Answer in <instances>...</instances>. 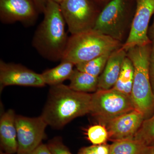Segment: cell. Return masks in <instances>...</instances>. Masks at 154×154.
I'll return each mask as SVG.
<instances>
[{"instance_id": "23", "label": "cell", "mask_w": 154, "mask_h": 154, "mask_svg": "<svg viewBox=\"0 0 154 154\" xmlns=\"http://www.w3.org/2000/svg\"><path fill=\"white\" fill-rule=\"evenodd\" d=\"M78 154H110V145L105 143L84 147L80 149Z\"/></svg>"}, {"instance_id": "8", "label": "cell", "mask_w": 154, "mask_h": 154, "mask_svg": "<svg viewBox=\"0 0 154 154\" xmlns=\"http://www.w3.org/2000/svg\"><path fill=\"white\" fill-rule=\"evenodd\" d=\"M154 14V0H136V8L129 35L122 48L127 51L136 46L152 43L148 35L149 25Z\"/></svg>"}, {"instance_id": "30", "label": "cell", "mask_w": 154, "mask_h": 154, "mask_svg": "<svg viewBox=\"0 0 154 154\" xmlns=\"http://www.w3.org/2000/svg\"><path fill=\"white\" fill-rule=\"evenodd\" d=\"M53 1H54V2H56L58 3L59 4H60L62 2L63 0H53Z\"/></svg>"}, {"instance_id": "5", "label": "cell", "mask_w": 154, "mask_h": 154, "mask_svg": "<svg viewBox=\"0 0 154 154\" xmlns=\"http://www.w3.org/2000/svg\"><path fill=\"white\" fill-rule=\"evenodd\" d=\"M135 8L136 0H111L101 10L93 29L121 42Z\"/></svg>"}, {"instance_id": "27", "label": "cell", "mask_w": 154, "mask_h": 154, "mask_svg": "<svg viewBox=\"0 0 154 154\" xmlns=\"http://www.w3.org/2000/svg\"><path fill=\"white\" fill-rule=\"evenodd\" d=\"M91 1L96 4L100 8L102 7L103 8L111 0H91Z\"/></svg>"}, {"instance_id": "31", "label": "cell", "mask_w": 154, "mask_h": 154, "mask_svg": "<svg viewBox=\"0 0 154 154\" xmlns=\"http://www.w3.org/2000/svg\"><path fill=\"white\" fill-rule=\"evenodd\" d=\"M1 154H9L8 153H6L4 152H1Z\"/></svg>"}, {"instance_id": "19", "label": "cell", "mask_w": 154, "mask_h": 154, "mask_svg": "<svg viewBox=\"0 0 154 154\" xmlns=\"http://www.w3.org/2000/svg\"><path fill=\"white\" fill-rule=\"evenodd\" d=\"M112 52L105 54L88 61L76 65V68L80 71L99 77L104 70Z\"/></svg>"}, {"instance_id": "17", "label": "cell", "mask_w": 154, "mask_h": 154, "mask_svg": "<svg viewBox=\"0 0 154 154\" xmlns=\"http://www.w3.org/2000/svg\"><path fill=\"white\" fill-rule=\"evenodd\" d=\"M134 74V67L132 62L126 56L123 62L118 80L112 88L131 97Z\"/></svg>"}, {"instance_id": "24", "label": "cell", "mask_w": 154, "mask_h": 154, "mask_svg": "<svg viewBox=\"0 0 154 154\" xmlns=\"http://www.w3.org/2000/svg\"><path fill=\"white\" fill-rule=\"evenodd\" d=\"M149 75L152 91L154 96V42H152L151 52L149 63Z\"/></svg>"}, {"instance_id": "28", "label": "cell", "mask_w": 154, "mask_h": 154, "mask_svg": "<svg viewBox=\"0 0 154 154\" xmlns=\"http://www.w3.org/2000/svg\"><path fill=\"white\" fill-rule=\"evenodd\" d=\"M150 36L151 38L152 39V42H154V19L152 25L150 29Z\"/></svg>"}, {"instance_id": "3", "label": "cell", "mask_w": 154, "mask_h": 154, "mask_svg": "<svg viewBox=\"0 0 154 154\" xmlns=\"http://www.w3.org/2000/svg\"><path fill=\"white\" fill-rule=\"evenodd\" d=\"M121 42L94 29L71 34L61 61L75 66L121 47Z\"/></svg>"}, {"instance_id": "16", "label": "cell", "mask_w": 154, "mask_h": 154, "mask_svg": "<svg viewBox=\"0 0 154 154\" xmlns=\"http://www.w3.org/2000/svg\"><path fill=\"white\" fill-rule=\"evenodd\" d=\"M98 78L74 69L70 78L69 87L73 91L84 93L95 92L98 89Z\"/></svg>"}, {"instance_id": "4", "label": "cell", "mask_w": 154, "mask_h": 154, "mask_svg": "<svg viewBox=\"0 0 154 154\" xmlns=\"http://www.w3.org/2000/svg\"><path fill=\"white\" fill-rule=\"evenodd\" d=\"M152 44L135 46L127 51L134 70L131 100L134 109L142 113L145 119L154 109V96L149 75Z\"/></svg>"}, {"instance_id": "20", "label": "cell", "mask_w": 154, "mask_h": 154, "mask_svg": "<svg viewBox=\"0 0 154 154\" xmlns=\"http://www.w3.org/2000/svg\"><path fill=\"white\" fill-rule=\"evenodd\" d=\"M134 138L148 146L154 145V114L144 119Z\"/></svg>"}, {"instance_id": "25", "label": "cell", "mask_w": 154, "mask_h": 154, "mask_svg": "<svg viewBox=\"0 0 154 154\" xmlns=\"http://www.w3.org/2000/svg\"><path fill=\"white\" fill-rule=\"evenodd\" d=\"M30 154H52L47 145L41 144Z\"/></svg>"}, {"instance_id": "26", "label": "cell", "mask_w": 154, "mask_h": 154, "mask_svg": "<svg viewBox=\"0 0 154 154\" xmlns=\"http://www.w3.org/2000/svg\"><path fill=\"white\" fill-rule=\"evenodd\" d=\"M40 14H43L49 0H33Z\"/></svg>"}, {"instance_id": "6", "label": "cell", "mask_w": 154, "mask_h": 154, "mask_svg": "<svg viewBox=\"0 0 154 154\" xmlns=\"http://www.w3.org/2000/svg\"><path fill=\"white\" fill-rule=\"evenodd\" d=\"M134 109L131 97L113 88L92 94L90 113L103 125Z\"/></svg>"}, {"instance_id": "7", "label": "cell", "mask_w": 154, "mask_h": 154, "mask_svg": "<svg viewBox=\"0 0 154 154\" xmlns=\"http://www.w3.org/2000/svg\"><path fill=\"white\" fill-rule=\"evenodd\" d=\"M59 5L71 34L93 29L102 10L91 0H63Z\"/></svg>"}, {"instance_id": "10", "label": "cell", "mask_w": 154, "mask_h": 154, "mask_svg": "<svg viewBox=\"0 0 154 154\" xmlns=\"http://www.w3.org/2000/svg\"><path fill=\"white\" fill-rule=\"evenodd\" d=\"M39 14L33 0H0V20L3 24L20 22L32 26Z\"/></svg>"}, {"instance_id": "9", "label": "cell", "mask_w": 154, "mask_h": 154, "mask_svg": "<svg viewBox=\"0 0 154 154\" xmlns=\"http://www.w3.org/2000/svg\"><path fill=\"white\" fill-rule=\"evenodd\" d=\"M17 154H30L41 144L48 125L41 116L28 117L17 115Z\"/></svg>"}, {"instance_id": "18", "label": "cell", "mask_w": 154, "mask_h": 154, "mask_svg": "<svg viewBox=\"0 0 154 154\" xmlns=\"http://www.w3.org/2000/svg\"><path fill=\"white\" fill-rule=\"evenodd\" d=\"M148 147L134 138L115 141L110 145V154H146Z\"/></svg>"}, {"instance_id": "15", "label": "cell", "mask_w": 154, "mask_h": 154, "mask_svg": "<svg viewBox=\"0 0 154 154\" xmlns=\"http://www.w3.org/2000/svg\"><path fill=\"white\" fill-rule=\"evenodd\" d=\"M75 66L67 61H61V63L55 67L46 70L41 74L45 85L50 86L57 85L70 78L74 71Z\"/></svg>"}, {"instance_id": "2", "label": "cell", "mask_w": 154, "mask_h": 154, "mask_svg": "<svg viewBox=\"0 0 154 154\" xmlns=\"http://www.w3.org/2000/svg\"><path fill=\"white\" fill-rule=\"evenodd\" d=\"M43 20L34 33L32 44L44 58L52 62L61 60L69 37L65 21L58 3L49 0Z\"/></svg>"}, {"instance_id": "29", "label": "cell", "mask_w": 154, "mask_h": 154, "mask_svg": "<svg viewBox=\"0 0 154 154\" xmlns=\"http://www.w3.org/2000/svg\"><path fill=\"white\" fill-rule=\"evenodd\" d=\"M146 154H154V145L149 146Z\"/></svg>"}, {"instance_id": "14", "label": "cell", "mask_w": 154, "mask_h": 154, "mask_svg": "<svg viewBox=\"0 0 154 154\" xmlns=\"http://www.w3.org/2000/svg\"><path fill=\"white\" fill-rule=\"evenodd\" d=\"M16 114L10 109L3 113L0 119V140L2 149L5 153L14 154L18 149Z\"/></svg>"}, {"instance_id": "11", "label": "cell", "mask_w": 154, "mask_h": 154, "mask_svg": "<svg viewBox=\"0 0 154 154\" xmlns=\"http://www.w3.org/2000/svg\"><path fill=\"white\" fill-rule=\"evenodd\" d=\"M41 74H38L20 64L8 63L0 60L1 90L8 86L43 87L45 85Z\"/></svg>"}, {"instance_id": "13", "label": "cell", "mask_w": 154, "mask_h": 154, "mask_svg": "<svg viewBox=\"0 0 154 154\" xmlns=\"http://www.w3.org/2000/svg\"><path fill=\"white\" fill-rule=\"evenodd\" d=\"M126 56L127 51L122 47L111 53L104 70L98 78V90H108L113 88Z\"/></svg>"}, {"instance_id": "22", "label": "cell", "mask_w": 154, "mask_h": 154, "mask_svg": "<svg viewBox=\"0 0 154 154\" xmlns=\"http://www.w3.org/2000/svg\"><path fill=\"white\" fill-rule=\"evenodd\" d=\"M47 145L52 154H72L64 144L60 137L53 139Z\"/></svg>"}, {"instance_id": "12", "label": "cell", "mask_w": 154, "mask_h": 154, "mask_svg": "<svg viewBox=\"0 0 154 154\" xmlns=\"http://www.w3.org/2000/svg\"><path fill=\"white\" fill-rule=\"evenodd\" d=\"M145 119L143 114L135 109L114 119L105 125L109 139L114 142L134 138Z\"/></svg>"}, {"instance_id": "21", "label": "cell", "mask_w": 154, "mask_h": 154, "mask_svg": "<svg viewBox=\"0 0 154 154\" xmlns=\"http://www.w3.org/2000/svg\"><path fill=\"white\" fill-rule=\"evenodd\" d=\"M88 140L94 145H99L106 143L109 139V134L107 128L101 124L92 125L87 130Z\"/></svg>"}, {"instance_id": "1", "label": "cell", "mask_w": 154, "mask_h": 154, "mask_svg": "<svg viewBox=\"0 0 154 154\" xmlns=\"http://www.w3.org/2000/svg\"><path fill=\"white\" fill-rule=\"evenodd\" d=\"M91 97L92 94L77 92L63 84L51 86L41 116L48 125L60 129L90 113Z\"/></svg>"}]
</instances>
